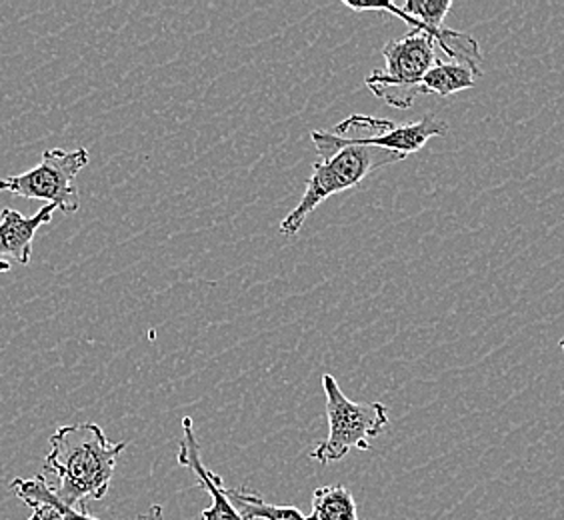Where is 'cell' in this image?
Wrapping results in <instances>:
<instances>
[{"label": "cell", "mask_w": 564, "mask_h": 520, "mask_svg": "<svg viewBox=\"0 0 564 520\" xmlns=\"http://www.w3.org/2000/svg\"><path fill=\"white\" fill-rule=\"evenodd\" d=\"M178 465L193 470L198 485L213 497V505L207 510H203V520H245L228 499L227 487H225L223 478L217 477L213 470H208L203 463L200 446L195 436V424L191 416L183 419V441H181V451H178Z\"/></svg>", "instance_id": "obj_7"}, {"label": "cell", "mask_w": 564, "mask_h": 520, "mask_svg": "<svg viewBox=\"0 0 564 520\" xmlns=\"http://www.w3.org/2000/svg\"><path fill=\"white\" fill-rule=\"evenodd\" d=\"M127 443H110L95 423L61 426L51 436V451L44 470L56 478L53 487L58 500L76 510H87L88 500H102Z\"/></svg>", "instance_id": "obj_1"}, {"label": "cell", "mask_w": 564, "mask_h": 520, "mask_svg": "<svg viewBox=\"0 0 564 520\" xmlns=\"http://www.w3.org/2000/svg\"><path fill=\"white\" fill-rule=\"evenodd\" d=\"M558 347H561V350H563V355H564V336H563V338H561V343H558Z\"/></svg>", "instance_id": "obj_15"}, {"label": "cell", "mask_w": 564, "mask_h": 520, "mask_svg": "<svg viewBox=\"0 0 564 520\" xmlns=\"http://www.w3.org/2000/svg\"><path fill=\"white\" fill-rule=\"evenodd\" d=\"M55 205H44L33 217H24L14 208L0 210V257L29 264L33 257V242L36 230L51 223Z\"/></svg>", "instance_id": "obj_8"}, {"label": "cell", "mask_w": 564, "mask_h": 520, "mask_svg": "<svg viewBox=\"0 0 564 520\" xmlns=\"http://www.w3.org/2000/svg\"><path fill=\"white\" fill-rule=\"evenodd\" d=\"M308 520H365L358 517L357 500L340 485L316 488Z\"/></svg>", "instance_id": "obj_12"}, {"label": "cell", "mask_w": 564, "mask_h": 520, "mask_svg": "<svg viewBox=\"0 0 564 520\" xmlns=\"http://www.w3.org/2000/svg\"><path fill=\"white\" fill-rule=\"evenodd\" d=\"M446 132L448 124L433 112L416 122L404 124L369 115H350L348 119L338 122L333 132L313 130L311 139L321 161L343 147H375L397 152L402 159H406L421 151L434 137H446Z\"/></svg>", "instance_id": "obj_3"}, {"label": "cell", "mask_w": 564, "mask_h": 520, "mask_svg": "<svg viewBox=\"0 0 564 520\" xmlns=\"http://www.w3.org/2000/svg\"><path fill=\"white\" fill-rule=\"evenodd\" d=\"M0 272H11V262L9 260H0Z\"/></svg>", "instance_id": "obj_14"}, {"label": "cell", "mask_w": 564, "mask_h": 520, "mask_svg": "<svg viewBox=\"0 0 564 520\" xmlns=\"http://www.w3.org/2000/svg\"><path fill=\"white\" fill-rule=\"evenodd\" d=\"M85 147L75 151L48 149L43 152L41 164H36L26 173L0 178V193L44 201L46 205H55L63 213H76L80 208V196L76 188V176L88 164Z\"/></svg>", "instance_id": "obj_6"}, {"label": "cell", "mask_w": 564, "mask_h": 520, "mask_svg": "<svg viewBox=\"0 0 564 520\" xmlns=\"http://www.w3.org/2000/svg\"><path fill=\"white\" fill-rule=\"evenodd\" d=\"M323 389L328 434L311 453V458L321 465H330L343 461L352 448L370 451V438L379 436L391 423L389 407L377 401H350L333 375H323Z\"/></svg>", "instance_id": "obj_4"}, {"label": "cell", "mask_w": 564, "mask_h": 520, "mask_svg": "<svg viewBox=\"0 0 564 520\" xmlns=\"http://www.w3.org/2000/svg\"><path fill=\"white\" fill-rule=\"evenodd\" d=\"M404 161L397 152L375 149V147H343L318 161L313 166V174L306 183L304 195L299 205L282 218L281 235L294 237L301 232L306 218L315 213L326 198L345 193L348 188L360 185L367 176L384 166Z\"/></svg>", "instance_id": "obj_2"}, {"label": "cell", "mask_w": 564, "mask_h": 520, "mask_svg": "<svg viewBox=\"0 0 564 520\" xmlns=\"http://www.w3.org/2000/svg\"><path fill=\"white\" fill-rule=\"evenodd\" d=\"M228 499L245 520H308L294 507H279L249 488H227Z\"/></svg>", "instance_id": "obj_11"}, {"label": "cell", "mask_w": 564, "mask_h": 520, "mask_svg": "<svg viewBox=\"0 0 564 520\" xmlns=\"http://www.w3.org/2000/svg\"><path fill=\"white\" fill-rule=\"evenodd\" d=\"M11 490L19 499L33 510L29 520H98L90 517L87 510H76L58 500L53 487L43 475L33 478H14Z\"/></svg>", "instance_id": "obj_9"}, {"label": "cell", "mask_w": 564, "mask_h": 520, "mask_svg": "<svg viewBox=\"0 0 564 520\" xmlns=\"http://www.w3.org/2000/svg\"><path fill=\"white\" fill-rule=\"evenodd\" d=\"M436 51L433 39L419 31L389 41L382 46L384 66L367 76V88L392 109H411L423 95L424 76L438 63Z\"/></svg>", "instance_id": "obj_5"}, {"label": "cell", "mask_w": 564, "mask_h": 520, "mask_svg": "<svg viewBox=\"0 0 564 520\" xmlns=\"http://www.w3.org/2000/svg\"><path fill=\"white\" fill-rule=\"evenodd\" d=\"M137 520H163V507L154 505V507H151V509H149V512H147V514H142V517H139V519Z\"/></svg>", "instance_id": "obj_13"}, {"label": "cell", "mask_w": 564, "mask_h": 520, "mask_svg": "<svg viewBox=\"0 0 564 520\" xmlns=\"http://www.w3.org/2000/svg\"><path fill=\"white\" fill-rule=\"evenodd\" d=\"M480 73L463 63L438 61L436 65L426 73L423 80V95H436V97H453L460 90H467L477 85Z\"/></svg>", "instance_id": "obj_10"}]
</instances>
